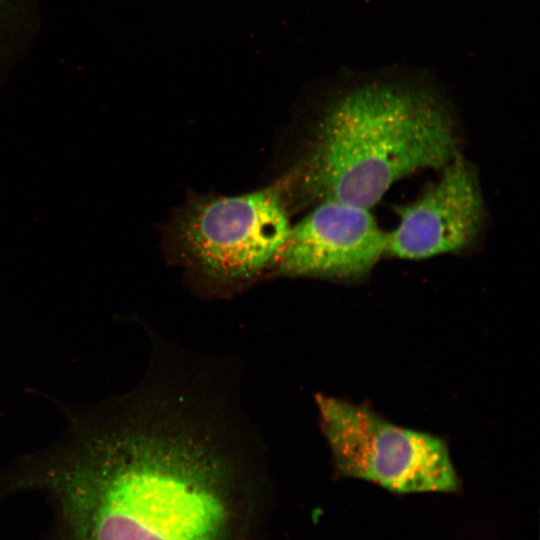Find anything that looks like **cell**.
Instances as JSON below:
<instances>
[{
	"instance_id": "1",
	"label": "cell",
	"mask_w": 540,
	"mask_h": 540,
	"mask_svg": "<svg viewBox=\"0 0 540 540\" xmlns=\"http://www.w3.org/2000/svg\"><path fill=\"white\" fill-rule=\"evenodd\" d=\"M228 391L170 369L75 418L32 480L56 497L68 540H228L260 445Z\"/></svg>"
},
{
	"instance_id": "2",
	"label": "cell",
	"mask_w": 540,
	"mask_h": 540,
	"mask_svg": "<svg viewBox=\"0 0 540 540\" xmlns=\"http://www.w3.org/2000/svg\"><path fill=\"white\" fill-rule=\"evenodd\" d=\"M461 151L450 103L411 80L370 79L337 93L314 129L302 173L316 203L374 207L399 180L441 169Z\"/></svg>"
},
{
	"instance_id": "3",
	"label": "cell",
	"mask_w": 540,
	"mask_h": 540,
	"mask_svg": "<svg viewBox=\"0 0 540 540\" xmlns=\"http://www.w3.org/2000/svg\"><path fill=\"white\" fill-rule=\"evenodd\" d=\"M336 471L396 493L455 492L459 477L438 437L397 426L364 405L316 394Z\"/></svg>"
},
{
	"instance_id": "4",
	"label": "cell",
	"mask_w": 540,
	"mask_h": 540,
	"mask_svg": "<svg viewBox=\"0 0 540 540\" xmlns=\"http://www.w3.org/2000/svg\"><path fill=\"white\" fill-rule=\"evenodd\" d=\"M290 228L283 190L273 185L194 203L182 216L178 235L203 273L235 281L273 265Z\"/></svg>"
},
{
	"instance_id": "5",
	"label": "cell",
	"mask_w": 540,
	"mask_h": 540,
	"mask_svg": "<svg viewBox=\"0 0 540 540\" xmlns=\"http://www.w3.org/2000/svg\"><path fill=\"white\" fill-rule=\"evenodd\" d=\"M416 199L396 207L398 222L386 232L384 256L422 260L476 248L484 235L487 208L476 167L463 153Z\"/></svg>"
},
{
	"instance_id": "6",
	"label": "cell",
	"mask_w": 540,
	"mask_h": 540,
	"mask_svg": "<svg viewBox=\"0 0 540 540\" xmlns=\"http://www.w3.org/2000/svg\"><path fill=\"white\" fill-rule=\"evenodd\" d=\"M385 245L386 231L370 209L322 201L291 226L273 265L285 276L357 281L371 273Z\"/></svg>"
}]
</instances>
